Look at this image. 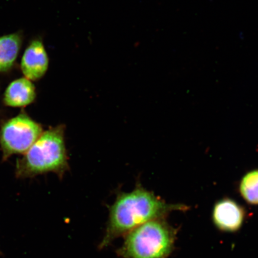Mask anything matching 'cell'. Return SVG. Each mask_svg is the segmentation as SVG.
Listing matches in <instances>:
<instances>
[{
  "instance_id": "1",
  "label": "cell",
  "mask_w": 258,
  "mask_h": 258,
  "mask_svg": "<svg viewBox=\"0 0 258 258\" xmlns=\"http://www.w3.org/2000/svg\"><path fill=\"white\" fill-rule=\"evenodd\" d=\"M186 206L169 205L138 183L134 190L120 192L109 209L105 233L100 249H104L139 226L164 218L171 211L185 210Z\"/></svg>"
},
{
  "instance_id": "2",
  "label": "cell",
  "mask_w": 258,
  "mask_h": 258,
  "mask_svg": "<svg viewBox=\"0 0 258 258\" xmlns=\"http://www.w3.org/2000/svg\"><path fill=\"white\" fill-rule=\"evenodd\" d=\"M64 131L66 126L60 124L43 132L16 161V176L27 178L51 172L62 177L69 169Z\"/></svg>"
},
{
  "instance_id": "3",
  "label": "cell",
  "mask_w": 258,
  "mask_h": 258,
  "mask_svg": "<svg viewBox=\"0 0 258 258\" xmlns=\"http://www.w3.org/2000/svg\"><path fill=\"white\" fill-rule=\"evenodd\" d=\"M176 232L163 218L139 226L125 235L117 251L121 258H167L173 249Z\"/></svg>"
},
{
  "instance_id": "4",
  "label": "cell",
  "mask_w": 258,
  "mask_h": 258,
  "mask_svg": "<svg viewBox=\"0 0 258 258\" xmlns=\"http://www.w3.org/2000/svg\"><path fill=\"white\" fill-rule=\"evenodd\" d=\"M43 132L41 125L25 112L6 121L0 129L3 160L14 154H25Z\"/></svg>"
},
{
  "instance_id": "5",
  "label": "cell",
  "mask_w": 258,
  "mask_h": 258,
  "mask_svg": "<svg viewBox=\"0 0 258 258\" xmlns=\"http://www.w3.org/2000/svg\"><path fill=\"white\" fill-rule=\"evenodd\" d=\"M244 209L237 202L230 199L221 200L213 209L212 219L219 230L225 232H235L243 224Z\"/></svg>"
},
{
  "instance_id": "6",
  "label": "cell",
  "mask_w": 258,
  "mask_h": 258,
  "mask_svg": "<svg viewBox=\"0 0 258 258\" xmlns=\"http://www.w3.org/2000/svg\"><path fill=\"white\" fill-rule=\"evenodd\" d=\"M48 63L49 60L43 42L34 40L26 48L22 56L21 70L25 78L37 81L46 74Z\"/></svg>"
},
{
  "instance_id": "7",
  "label": "cell",
  "mask_w": 258,
  "mask_h": 258,
  "mask_svg": "<svg viewBox=\"0 0 258 258\" xmlns=\"http://www.w3.org/2000/svg\"><path fill=\"white\" fill-rule=\"evenodd\" d=\"M34 84L27 78L16 80L6 89L3 102L11 107H25L33 103L36 98Z\"/></svg>"
},
{
  "instance_id": "8",
  "label": "cell",
  "mask_w": 258,
  "mask_h": 258,
  "mask_svg": "<svg viewBox=\"0 0 258 258\" xmlns=\"http://www.w3.org/2000/svg\"><path fill=\"white\" fill-rule=\"evenodd\" d=\"M22 43L19 32L0 37V73L8 72L14 66Z\"/></svg>"
},
{
  "instance_id": "9",
  "label": "cell",
  "mask_w": 258,
  "mask_h": 258,
  "mask_svg": "<svg viewBox=\"0 0 258 258\" xmlns=\"http://www.w3.org/2000/svg\"><path fill=\"white\" fill-rule=\"evenodd\" d=\"M239 191L247 203L258 205V169L250 171L242 177Z\"/></svg>"
}]
</instances>
